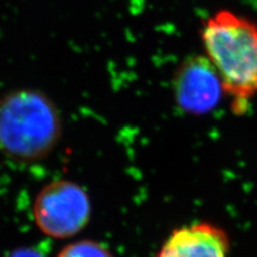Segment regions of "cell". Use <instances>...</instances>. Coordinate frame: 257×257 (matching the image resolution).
<instances>
[{
    "label": "cell",
    "instance_id": "52a82bcc",
    "mask_svg": "<svg viewBox=\"0 0 257 257\" xmlns=\"http://www.w3.org/2000/svg\"><path fill=\"white\" fill-rule=\"evenodd\" d=\"M8 257H45L42 251L35 247H24L19 248L12 252Z\"/></svg>",
    "mask_w": 257,
    "mask_h": 257
},
{
    "label": "cell",
    "instance_id": "3957f363",
    "mask_svg": "<svg viewBox=\"0 0 257 257\" xmlns=\"http://www.w3.org/2000/svg\"><path fill=\"white\" fill-rule=\"evenodd\" d=\"M91 203L87 192L74 181L56 180L39 192L34 218L39 229L54 239L75 236L89 223Z\"/></svg>",
    "mask_w": 257,
    "mask_h": 257
},
{
    "label": "cell",
    "instance_id": "7a4b0ae2",
    "mask_svg": "<svg viewBox=\"0 0 257 257\" xmlns=\"http://www.w3.org/2000/svg\"><path fill=\"white\" fill-rule=\"evenodd\" d=\"M61 119L53 102L35 90H19L0 102V150L20 160L50 154L61 136Z\"/></svg>",
    "mask_w": 257,
    "mask_h": 257
},
{
    "label": "cell",
    "instance_id": "277c9868",
    "mask_svg": "<svg viewBox=\"0 0 257 257\" xmlns=\"http://www.w3.org/2000/svg\"><path fill=\"white\" fill-rule=\"evenodd\" d=\"M173 86L177 104L193 115L211 111L224 93L218 73L205 56L184 60L176 72Z\"/></svg>",
    "mask_w": 257,
    "mask_h": 257
},
{
    "label": "cell",
    "instance_id": "5b68a950",
    "mask_svg": "<svg viewBox=\"0 0 257 257\" xmlns=\"http://www.w3.org/2000/svg\"><path fill=\"white\" fill-rule=\"evenodd\" d=\"M230 239L218 225L198 222L174 229L156 257H229Z\"/></svg>",
    "mask_w": 257,
    "mask_h": 257
},
{
    "label": "cell",
    "instance_id": "8992f818",
    "mask_svg": "<svg viewBox=\"0 0 257 257\" xmlns=\"http://www.w3.org/2000/svg\"><path fill=\"white\" fill-rule=\"evenodd\" d=\"M57 257H115L109 248L93 240H80L64 246Z\"/></svg>",
    "mask_w": 257,
    "mask_h": 257
},
{
    "label": "cell",
    "instance_id": "6da1fadb",
    "mask_svg": "<svg viewBox=\"0 0 257 257\" xmlns=\"http://www.w3.org/2000/svg\"><path fill=\"white\" fill-rule=\"evenodd\" d=\"M200 39L231 111L246 114L257 95V22L222 9L204 21Z\"/></svg>",
    "mask_w": 257,
    "mask_h": 257
}]
</instances>
